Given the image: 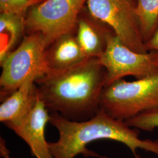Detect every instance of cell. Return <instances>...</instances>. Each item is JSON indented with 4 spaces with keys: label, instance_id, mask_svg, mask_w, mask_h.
I'll use <instances>...</instances> for the list:
<instances>
[{
    "label": "cell",
    "instance_id": "52a82bcc",
    "mask_svg": "<svg viewBox=\"0 0 158 158\" xmlns=\"http://www.w3.org/2000/svg\"><path fill=\"white\" fill-rule=\"evenodd\" d=\"M92 17L107 25L122 43L132 51H149L143 41L132 0H87Z\"/></svg>",
    "mask_w": 158,
    "mask_h": 158
},
{
    "label": "cell",
    "instance_id": "9c48e42d",
    "mask_svg": "<svg viewBox=\"0 0 158 158\" xmlns=\"http://www.w3.org/2000/svg\"><path fill=\"white\" fill-rule=\"evenodd\" d=\"M39 98L35 80H28L2 100L0 106L1 122L6 124L19 121L33 110Z\"/></svg>",
    "mask_w": 158,
    "mask_h": 158
},
{
    "label": "cell",
    "instance_id": "ba28073f",
    "mask_svg": "<svg viewBox=\"0 0 158 158\" xmlns=\"http://www.w3.org/2000/svg\"><path fill=\"white\" fill-rule=\"evenodd\" d=\"M49 120V111L39 98L27 115L18 121L6 125L28 145L33 156L36 158H53L45 135L46 125Z\"/></svg>",
    "mask_w": 158,
    "mask_h": 158
},
{
    "label": "cell",
    "instance_id": "7c38bea8",
    "mask_svg": "<svg viewBox=\"0 0 158 158\" xmlns=\"http://www.w3.org/2000/svg\"><path fill=\"white\" fill-rule=\"evenodd\" d=\"M25 27L23 17L1 13L0 63L2 62L21 39Z\"/></svg>",
    "mask_w": 158,
    "mask_h": 158
},
{
    "label": "cell",
    "instance_id": "30bf717a",
    "mask_svg": "<svg viewBox=\"0 0 158 158\" xmlns=\"http://www.w3.org/2000/svg\"><path fill=\"white\" fill-rule=\"evenodd\" d=\"M50 46L46 48V57L51 72L64 70L89 59L76 38L70 34L61 36Z\"/></svg>",
    "mask_w": 158,
    "mask_h": 158
},
{
    "label": "cell",
    "instance_id": "5bb4252c",
    "mask_svg": "<svg viewBox=\"0 0 158 158\" xmlns=\"http://www.w3.org/2000/svg\"><path fill=\"white\" fill-rule=\"evenodd\" d=\"M44 0H0L1 13L23 17L25 12Z\"/></svg>",
    "mask_w": 158,
    "mask_h": 158
},
{
    "label": "cell",
    "instance_id": "8fae6325",
    "mask_svg": "<svg viewBox=\"0 0 158 158\" xmlns=\"http://www.w3.org/2000/svg\"><path fill=\"white\" fill-rule=\"evenodd\" d=\"M110 31L97 27L87 21L81 19L76 37L79 45L88 58H99L106 45V35Z\"/></svg>",
    "mask_w": 158,
    "mask_h": 158
},
{
    "label": "cell",
    "instance_id": "3957f363",
    "mask_svg": "<svg viewBox=\"0 0 158 158\" xmlns=\"http://www.w3.org/2000/svg\"><path fill=\"white\" fill-rule=\"evenodd\" d=\"M100 109L124 121L142 113L157 111L158 74L130 82L119 79L106 85Z\"/></svg>",
    "mask_w": 158,
    "mask_h": 158
},
{
    "label": "cell",
    "instance_id": "2e32d148",
    "mask_svg": "<svg viewBox=\"0 0 158 158\" xmlns=\"http://www.w3.org/2000/svg\"><path fill=\"white\" fill-rule=\"evenodd\" d=\"M145 44L148 51L158 52V28L152 37Z\"/></svg>",
    "mask_w": 158,
    "mask_h": 158
},
{
    "label": "cell",
    "instance_id": "5b68a950",
    "mask_svg": "<svg viewBox=\"0 0 158 158\" xmlns=\"http://www.w3.org/2000/svg\"><path fill=\"white\" fill-rule=\"evenodd\" d=\"M98 59L107 72L106 85L128 76L138 80L158 74V52L132 51L111 32L106 35V48Z\"/></svg>",
    "mask_w": 158,
    "mask_h": 158
},
{
    "label": "cell",
    "instance_id": "6da1fadb",
    "mask_svg": "<svg viewBox=\"0 0 158 158\" xmlns=\"http://www.w3.org/2000/svg\"><path fill=\"white\" fill-rule=\"evenodd\" d=\"M107 72L97 57L37 79L39 97L51 113L71 121L91 118L100 110V98Z\"/></svg>",
    "mask_w": 158,
    "mask_h": 158
},
{
    "label": "cell",
    "instance_id": "e0dca14e",
    "mask_svg": "<svg viewBox=\"0 0 158 158\" xmlns=\"http://www.w3.org/2000/svg\"><path fill=\"white\" fill-rule=\"evenodd\" d=\"M0 148H1V155L5 158H11L9 155V152L6 147L5 142L1 138V144H0Z\"/></svg>",
    "mask_w": 158,
    "mask_h": 158
},
{
    "label": "cell",
    "instance_id": "9a60e30c",
    "mask_svg": "<svg viewBox=\"0 0 158 158\" xmlns=\"http://www.w3.org/2000/svg\"><path fill=\"white\" fill-rule=\"evenodd\" d=\"M125 123L135 129L152 131L158 128V111L142 113L126 120Z\"/></svg>",
    "mask_w": 158,
    "mask_h": 158
},
{
    "label": "cell",
    "instance_id": "7a4b0ae2",
    "mask_svg": "<svg viewBox=\"0 0 158 158\" xmlns=\"http://www.w3.org/2000/svg\"><path fill=\"white\" fill-rule=\"evenodd\" d=\"M49 123L56 128L59 134L57 141L49 143L53 158H74L79 154L102 158L86 148L89 143L102 139L124 143L135 158H140L136 153L137 149L158 155V139H141L137 130L132 128L124 121L113 118L101 109L91 118L82 121H71L59 113H51Z\"/></svg>",
    "mask_w": 158,
    "mask_h": 158
},
{
    "label": "cell",
    "instance_id": "4fadbf2b",
    "mask_svg": "<svg viewBox=\"0 0 158 158\" xmlns=\"http://www.w3.org/2000/svg\"><path fill=\"white\" fill-rule=\"evenodd\" d=\"M135 12L146 44L158 28V0H136Z\"/></svg>",
    "mask_w": 158,
    "mask_h": 158
},
{
    "label": "cell",
    "instance_id": "8992f818",
    "mask_svg": "<svg viewBox=\"0 0 158 158\" xmlns=\"http://www.w3.org/2000/svg\"><path fill=\"white\" fill-rule=\"evenodd\" d=\"M87 0H45L31 8L25 26L42 34L47 48L63 35L70 34Z\"/></svg>",
    "mask_w": 158,
    "mask_h": 158
},
{
    "label": "cell",
    "instance_id": "277c9868",
    "mask_svg": "<svg viewBox=\"0 0 158 158\" xmlns=\"http://www.w3.org/2000/svg\"><path fill=\"white\" fill-rule=\"evenodd\" d=\"M46 48L43 35L33 33L25 37L17 49L1 63V101L28 80L35 81L51 72L46 57Z\"/></svg>",
    "mask_w": 158,
    "mask_h": 158
}]
</instances>
